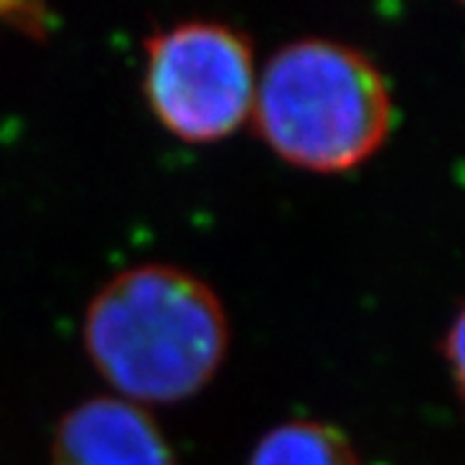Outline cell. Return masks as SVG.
Returning a JSON list of instances; mask_svg holds the SVG:
<instances>
[{"mask_svg": "<svg viewBox=\"0 0 465 465\" xmlns=\"http://www.w3.org/2000/svg\"><path fill=\"white\" fill-rule=\"evenodd\" d=\"M84 344L116 396L137 406L179 403L217 375L231 321L215 290L179 266L124 269L94 295Z\"/></svg>", "mask_w": 465, "mask_h": 465, "instance_id": "6da1fadb", "label": "cell"}, {"mask_svg": "<svg viewBox=\"0 0 465 465\" xmlns=\"http://www.w3.org/2000/svg\"><path fill=\"white\" fill-rule=\"evenodd\" d=\"M251 122L284 163L344 173L388 140L393 96L365 52L321 36L295 39L259 73Z\"/></svg>", "mask_w": 465, "mask_h": 465, "instance_id": "7a4b0ae2", "label": "cell"}, {"mask_svg": "<svg viewBox=\"0 0 465 465\" xmlns=\"http://www.w3.org/2000/svg\"><path fill=\"white\" fill-rule=\"evenodd\" d=\"M256 78L249 39L217 21H183L145 42L150 109L183 143H217L243 127Z\"/></svg>", "mask_w": 465, "mask_h": 465, "instance_id": "3957f363", "label": "cell"}, {"mask_svg": "<svg viewBox=\"0 0 465 465\" xmlns=\"http://www.w3.org/2000/svg\"><path fill=\"white\" fill-rule=\"evenodd\" d=\"M52 465H176V458L143 406L99 396L60 419L52 437Z\"/></svg>", "mask_w": 465, "mask_h": 465, "instance_id": "277c9868", "label": "cell"}, {"mask_svg": "<svg viewBox=\"0 0 465 465\" xmlns=\"http://www.w3.org/2000/svg\"><path fill=\"white\" fill-rule=\"evenodd\" d=\"M249 465H360L349 437L326 421L292 419L256 442Z\"/></svg>", "mask_w": 465, "mask_h": 465, "instance_id": "5b68a950", "label": "cell"}, {"mask_svg": "<svg viewBox=\"0 0 465 465\" xmlns=\"http://www.w3.org/2000/svg\"><path fill=\"white\" fill-rule=\"evenodd\" d=\"M445 351H448V360L452 365V375H455V381L460 382V375H463V318L460 316L455 318V323L450 329Z\"/></svg>", "mask_w": 465, "mask_h": 465, "instance_id": "8992f818", "label": "cell"}]
</instances>
